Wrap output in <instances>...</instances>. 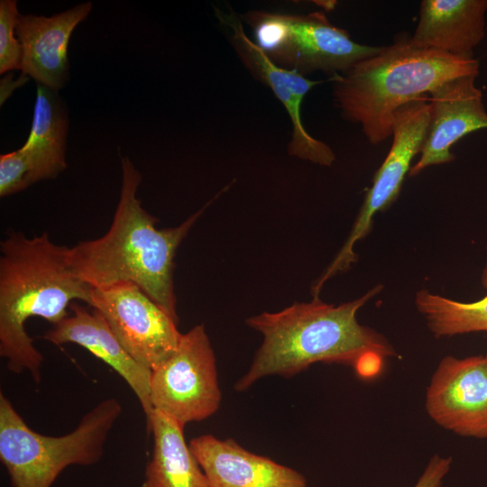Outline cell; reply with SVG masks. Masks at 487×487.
<instances>
[{
	"mask_svg": "<svg viewBox=\"0 0 487 487\" xmlns=\"http://www.w3.org/2000/svg\"><path fill=\"white\" fill-rule=\"evenodd\" d=\"M381 289L377 285L337 306L313 298L247 318L246 324L263 340L234 390L244 391L269 375L289 377L319 362L351 365L363 378L379 374L385 359L396 355L395 350L381 334L359 324L356 314Z\"/></svg>",
	"mask_w": 487,
	"mask_h": 487,
	"instance_id": "1",
	"label": "cell"
},
{
	"mask_svg": "<svg viewBox=\"0 0 487 487\" xmlns=\"http://www.w3.org/2000/svg\"><path fill=\"white\" fill-rule=\"evenodd\" d=\"M121 162L122 188L112 224L101 237L69 248L71 267L91 288L123 282L136 285L179 322L173 284L175 253L213 200L179 225L159 229L157 219L136 197L141 173L127 157H121Z\"/></svg>",
	"mask_w": 487,
	"mask_h": 487,
	"instance_id": "2",
	"label": "cell"
},
{
	"mask_svg": "<svg viewBox=\"0 0 487 487\" xmlns=\"http://www.w3.org/2000/svg\"><path fill=\"white\" fill-rule=\"evenodd\" d=\"M0 250V355L9 371H27L39 383L43 356L26 332L27 320L38 317L55 325L75 300L89 305L92 288L71 267L69 248L46 232L32 238L12 233Z\"/></svg>",
	"mask_w": 487,
	"mask_h": 487,
	"instance_id": "3",
	"label": "cell"
},
{
	"mask_svg": "<svg viewBox=\"0 0 487 487\" xmlns=\"http://www.w3.org/2000/svg\"><path fill=\"white\" fill-rule=\"evenodd\" d=\"M478 73L476 59L416 48L409 36L402 34L376 54L332 76L330 82L333 102L342 117L359 124L368 142L375 145L392 136L398 108L428 96L448 80Z\"/></svg>",
	"mask_w": 487,
	"mask_h": 487,
	"instance_id": "4",
	"label": "cell"
},
{
	"mask_svg": "<svg viewBox=\"0 0 487 487\" xmlns=\"http://www.w3.org/2000/svg\"><path fill=\"white\" fill-rule=\"evenodd\" d=\"M122 410L116 399H106L87 412L74 430L51 436L30 428L1 393L0 460L11 486L51 487L68 466L96 464Z\"/></svg>",
	"mask_w": 487,
	"mask_h": 487,
	"instance_id": "5",
	"label": "cell"
},
{
	"mask_svg": "<svg viewBox=\"0 0 487 487\" xmlns=\"http://www.w3.org/2000/svg\"><path fill=\"white\" fill-rule=\"evenodd\" d=\"M241 19L252 29L253 41L273 63L303 76L317 71L331 76L344 73L381 48L357 43L322 12L249 10Z\"/></svg>",
	"mask_w": 487,
	"mask_h": 487,
	"instance_id": "6",
	"label": "cell"
},
{
	"mask_svg": "<svg viewBox=\"0 0 487 487\" xmlns=\"http://www.w3.org/2000/svg\"><path fill=\"white\" fill-rule=\"evenodd\" d=\"M150 401L181 427L215 414L220 405L214 350L203 325L182 334L176 350L152 371Z\"/></svg>",
	"mask_w": 487,
	"mask_h": 487,
	"instance_id": "7",
	"label": "cell"
},
{
	"mask_svg": "<svg viewBox=\"0 0 487 487\" xmlns=\"http://www.w3.org/2000/svg\"><path fill=\"white\" fill-rule=\"evenodd\" d=\"M428 96L412 100L393 115L391 147L366 192L362 208L352 231L337 255L312 286L313 297H318L323 285L335 275L347 271L356 261L354 244L371 230L377 212L390 207L398 198L403 180L410 170L414 157L420 153L427 135L430 106Z\"/></svg>",
	"mask_w": 487,
	"mask_h": 487,
	"instance_id": "8",
	"label": "cell"
},
{
	"mask_svg": "<svg viewBox=\"0 0 487 487\" xmlns=\"http://www.w3.org/2000/svg\"><path fill=\"white\" fill-rule=\"evenodd\" d=\"M89 306L107 322L128 354L151 371L178 347V322L139 287L123 282L92 288Z\"/></svg>",
	"mask_w": 487,
	"mask_h": 487,
	"instance_id": "9",
	"label": "cell"
},
{
	"mask_svg": "<svg viewBox=\"0 0 487 487\" xmlns=\"http://www.w3.org/2000/svg\"><path fill=\"white\" fill-rule=\"evenodd\" d=\"M215 10L220 24L228 32L229 41L240 61L253 78L271 90L288 113L291 123L289 154L315 164L331 166L335 159L333 150L308 132L301 115L306 95L323 81L312 80L296 71L279 67L249 38L241 16L234 9L225 11L216 7Z\"/></svg>",
	"mask_w": 487,
	"mask_h": 487,
	"instance_id": "10",
	"label": "cell"
},
{
	"mask_svg": "<svg viewBox=\"0 0 487 487\" xmlns=\"http://www.w3.org/2000/svg\"><path fill=\"white\" fill-rule=\"evenodd\" d=\"M425 407L442 427L487 438V355L444 357L427 388Z\"/></svg>",
	"mask_w": 487,
	"mask_h": 487,
	"instance_id": "11",
	"label": "cell"
},
{
	"mask_svg": "<svg viewBox=\"0 0 487 487\" xmlns=\"http://www.w3.org/2000/svg\"><path fill=\"white\" fill-rule=\"evenodd\" d=\"M478 75H466L448 80L428 94L430 118L418 161L409 177L426 168L455 160L450 149L476 130L487 128V111L482 94L475 86Z\"/></svg>",
	"mask_w": 487,
	"mask_h": 487,
	"instance_id": "12",
	"label": "cell"
},
{
	"mask_svg": "<svg viewBox=\"0 0 487 487\" xmlns=\"http://www.w3.org/2000/svg\"><path fill=\"white\" fill-rule=\"evenodd\" d=\"M91 9L92 3L87 2L51 17L19 14L15 32L22 46L23 73L57 92L63 87L69 76V38Z\"/></svg>",
	"mask_w": 487,
	"mask_h": 487,
	"instance_id": "13",
	"label": "cell"
},
{
	"mask_svg": "<svg viewBox=\"0 0 487 487\" xmlns=\"http://www.w3.org/2000/svg\"><path fill=\"white\" fill-rule=\"evenodd\" d=\"M188 446L211 487H308L298 471L252 453L232 438L203 435Z\"/></svg>",
	"mask_w": 487,
	"mask_h": 487,
	"instance_id": "14",
	"label": "cell"
},
{
	"mask_svg": "<svg viewBox=\"0 0 487 487\" xmlns=\"http://www.w3.org/2000/svg\"><path fill=\"white\" fill-rule=\"evenodd\" d=\"M69 314L46 331L43 338L55 345H78L113 368L136 395L146 418L150 401L152 371L134 360L120 344L99 312L73 302Z\"/></svg>",
	"mask_w": 487,
	"mask_h": 487,
	"instance_id": "15",
	"label": "cell"
},
{
	"mask_svg": "<svg viewBox=\"0 0 487 487\" xmlns=\"http://www.w3.org/2000/svg\"><path fill=\"white\" fill-rule=\"evenodd\" d=\"M487 0H423L412 46L472 59L485 36Z\"/></svg>",
	"mask_w": 487,
	"mask_h": 487,
	"instance_id": "16",
	"label": "cell"
},
{
	"mask_svg": "<svg viewBox=\"0 0 487 487\" xmlns=\"http://www.w3.org/2000/svg\"><path fill=\"white\" fill-rule=\"evenodd\" d=\"M153 436L143 487H211L184 437V427L152 410L146 418Z\"/></svg>",
	"mask_w": 487,
	"mask_h": 487,
	"instance_id": "17",
	"label": "cell"
},
{
	"mask_svg": "<svg viewBox=\"0 0 487 487\" xmlns=\"http://www.w3.org/2000/svg\"><path fill=\"white\" fill-rule=\"evenodd\" d=\"M68 128V114L58 92L37 84L31 132L20 148L27 157L35 182L56 178L66 169Z\"/></svg>",
	"mask_w": 487,
	"mask_h": 487,
	"instance_id": "18",
	"label": "cell"
},
{
	"mask_svg": "<svg viewBox=\"0 0 487 487\" xmlns=\"http://www.w3.org/2000/svg\"><path fill=\"white\" fill-rule=\"evenodd\" d=\"M482 282L487 289V264ZM415 304L436 337L487 331V294L473 302H460L421 289Z\"/></svg>",
	"mask_w": 487,
	"mask_h": 487,
	"instance_id": "19",
	"label": "cell"
},
{
	"mask_svg": "<svg viewBox=\"0 0 487 487\" xmlns=\"http://www.w3.org/2000/svg\"><path fill=\"white\" fill-rule=\"evenodd\" d=\"M19 13L15 0L0 1V73L21 69L22 46L15 38Z\"/></svg>",
	"mask_w": 487,
	"mask_h": 487,
	"instance_id": "20",
	"label": "cell"
},
{
	"mask_svg": "<svg viewBox=\"0 0 487 487\" xmlns=\"http://www.w3.org/2000/svg\"><path fill=\"white\" fill-rule=\"evenodd\" d=\"M35 182L30 163L20 150L0 156V196L20 192Z\"/></svg>",
	"mask_w": 487,
	"mask_h": 487,
	"instance_id": "21",
	"label": "cell"
},
{
	"mask_svg": "<svg viewBox=\"0 0 487 487\" xmlns=\"http://www.w3.org/2000/svg\"><path fill=\"white\" fill-rule=\"evenodd\" d=\"M452 459L435 455L414 487H441L443 480L450 470Z\"/></svg>",
	"mask_w": 487,
	"mask_h": 487,
	"instance_id": "22",
	"label": "cell"
}]
</instances>
